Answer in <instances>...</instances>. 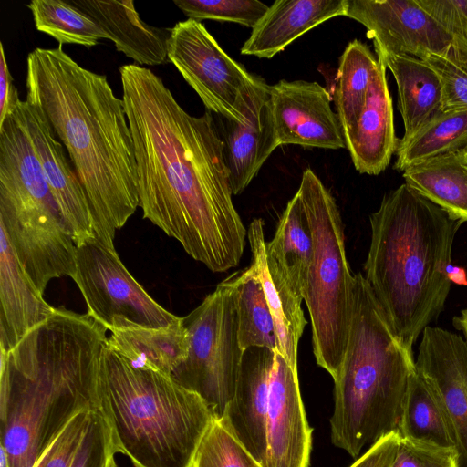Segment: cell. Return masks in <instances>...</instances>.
<instances>
[{
    "label": "cell",
    "mask_w": 467,
    "mask_h": 467,
    "mask_svg": "<svg viewBox=\"0 0 467 467\" xmlns=\"http://www.w3.org/2000/svg\"><path fill=\"white\" fill-rule=\"evenodd\" d=\"M311 434L297 371L275 352L267 411L268 466L308 467Z\"/></svg>",
    "instance_id": "e0dca14e"
},
{
    "label": "cell",
    "mask_w": 467,
    "mask_h": 467,
    "mask_svg": "<svg viewBox=\"0 0 467 467\" xmlns=\"http://www.w3.org/2000/svg\"><path fill=\"white\" fill-rule=\"evenodd\" d=\"M96 400L117 453L135 467H192L214 420L206 402L172 375L138 367L107 343L99 359Z\"/></svg>",
    "instance_id": "5b68a950"
},
{
    "label": "cell",
    "mask_w": 467,
    "mask_h": 467,
    "mask_svg": "<svg viewBox=\"0 0 467 467\" xmlns=\"http://www.w3.org/2000/svg\"><path fill=\"white\" fill-rule=\"evenodd\" d=\"M400 437L396 432L383 437L349 467H392Z\"/></svg>",
    "instance_id": "f35d334b"
},
{
    "label": "cell",
    "mask_w": 467,
    "mask_h": 467,
    "mask_svg": "<svg viewBox=\"0 0 467 467\" xmlns=\"http://www.w3.org/2000/svg\"><path fill=\"white\" fill-rule=\"evenodd\" d=\"M399 435L457 449L454 431L441 404L416 369L409 380Z\"/></svg>",
    "instance_id": "83f0119b"
},
{
    "label": "cell",
    "mask_w": 467,
    "mask_h": 467,
    "mask_svg": "<svg viewBox=\"0 0 467 467\" xmlns=\"http://www.w3.org/2000/svg\"><path fill=\"white\" fill-rule=\"evenodd\" d=\"M422 334L416 370L441 404L456 437L460 467H467V342L437 327Z\"/></svg>",
    "instance_id": "4fadbf2b"
},
{
    "label": "cell",
    "mask_w": 467,
    "mask_h": 467,
    "mask_svg": "<svg viewBox=\"0 0 467 467\" xmlns=\"http://www.w3.org/2000/svg\"><path fill=\"white\" fill-rule=\"evenodd\" d=\"M26 101L63 142L87 194L96 238L114 237L139 207L134 144L123 100L105 75L78 65L59 46L26 58Z\"/></svg>",
    "instance_id": "7a4b0ae2"
},
{
    "label": "cell",
    "mask_w": 467,
    "mask_h": 467,
    "mask_svg": "<svg viewBox=\"0 0 467 467\" xmlns=\"http://www.w3.org/2000/svg\"><path fill=\"white\" fill-rule=\"evenodd\" d=\"M229 278L234 288L241 348L265 347L277 352L275 322L255 265L251 262Z\"/></svg>",
    "instance_id": "f546056e"
},
{
    "label": "cell",
    "mask_w": 467,
    "mask_h": 467,
    "mask_svg": "<svg viewBox=\"0 0 467 467\" xmlns=\"http://www.w3.org/2000/svg\"><path fill=\"white\" fill-rule=\"evenodd\" d=\"M27 6L36 30L50 36L60 46L75 44L90 48L100 39L110 40L94 18L70 1L33 0Z\"/></svg>",
    "instance_id": "4dcf8cb0"
},
{
    "label": "cell",
    "mask_w": 467,
    "mask_h": 467,
    "mask_svg": "<svg viewBox=\"0 0 467 467\" xmlns=\"http://www.w3.org/2000/svg\"><path fill=\"white\" fill-rule=\"evenodd\" d=\"M467 148V109L437 114L408 138L399 140L394 169L404 171L432 157Z\"/></svg>",
    "instance_id": "f1b7e54d"
},
{
    "label": "cell",
    "mask_w": 467,
    "mask_h": 467,
    "mask_svg": "<svg viewBox=\"0 0 467 467\" xmlns=\"http://www.w3.org/2000/svg\"><path fill=\"white\" fill-rule=\"evenodd\" d=\"M173 3L188 19L232 22L251 28L269 7L256 0H174Z\"/></svg>",
    "instance_id": "1f68e13d"
},
{
    "label": "cell",
    "mask_w": 467,
    "mask_h": 467,
    "mask_svg": "<svg viewBox=\"0 0 467 467\" xmlns=\"http://www.w3.org/2000/svg\"><path fill=\"white\" fill-rule=\"evenodd\" d=\"M1 448V460H0V467H12L9 455L5 449L0 445Z\"/></svg>",
    "instance_id": "b9f144b4"
},
{
    "label": "cell",
    "mask_w": 467,
    "mask_h": 467,
    "mask_svg": "<svg viewBox=\"0 0 467 467\" xmlns=\"http://www.w3.org/2000/svg\"><path fill=\"white\" fill-rule=\"evenodd\" d=\"M392 73L398 108L408 138L441 112V87L436 73L421 59L407 55L377 54Z\"/></svg>",
    "instance_id": "d4e9b609"
},
{
    "label": "cell",
    "mask_w": 467,
    "mask_h": 467,
    "mask_svg": "<svg viewBox=\"0 0 467 467\" xmlns=\"http://www.w3.org/2000/svg\"><path fill=\"white\" fill-rule=\"evenodd\" d=\"M332 97L315 81L282 79L269 85V104L278 146L346 148Z\"/></svg>",
    "instance_id": "7c38bea8"
},
{
    "label": "cell",
    "mask_w": 467,
    "mask_h": 467,
    "mask_svg": "<svg viewBox=\"0 0 467 467\" xmlns=\"http://www.w3.org/2000/svg\"><path fill=\"white\" fill-rule=\"evenodd\" d=\"M369 222L364 277L394 331L412 350L445 306L453 241L462 223L407 183L384 195Z\"/></svg>",
    "instance_id": "277c9868"
},
{
    "label": "cell",
    "mask_w": 467,
    "mask_h": 467,
    "mask_svg": "<svg viewBox=\"0 0 467 467\" xmlns=\"http://www.w3.org/2000/svg\"><path fill=\"white\" fill-rule=\"evenodd\" d=\"M392 467H460L456 448L400 437Z\"/></svg>",
    "instance_id": "d590c367"
},
{
    "label": "cell",
    "mask_w": 467,
    "mask_h": 467,
    "mask_svg": "<svg viewBox=\"0 0 467 467\" xmlns=\"http://www.w3.org/2000/svg\"><path fill=\"white\" fill-rule=\"evenodd\" d=\"M192 467L262 466L214 419L197 449Z\"/></svg>",
    "instance_id": "d6a6232c"
},
{
    "label": "cell",
    "mask_w": 467,
    "mask_h": 467,
    "mask_svg": "<svg viewBox=\"0 0 467 467\" xmlns=\"http://www.w3.org/2000/svg\"><path fill=\"white\" fill-rule=\"evenodd\" d=\"M275 355L265 347L244 350L234 395L217 420L262 467H269L267 411Z\"/></svg>",
    "instance_id": "9a60e30c"
},
{
    "label": "cell",
    "mask_w": 467,
    "mask_h": 467,
    "mask_svg": "<svg viewBox=\"0 0 467 467\" xmlns=\"http://www.w3.org/2000/svg\"><path fill=\"white\" fill-rule=\"evenodd\" d=\"M39 160L45 179L76 245L96 238L85 190L47 117L36 105L20 100L16 107Z\"/></svg>",
    "instance_id": "5bb4252c"
},
{
    "label": "cell",
    "mask_w": 467,
    "mask_h": 467,
    "mask_svg": "<svg viewBox=\"0 0 467 467\" xmlns=\"http://www.w3.org/2000/svg\"><path fill=\"white\" fill-rule=\"evenodd\" d=\"M72 276L88 314L112 331L130 327L158 328L181 320L158 304L136 281L115 248L97 238L77 246Z\"/></svg>",
    "instance_id": "9c48e42d"
},
{
    "label": "cell",
    "mask_w": 467,
    "mask_h": 467,
    "mask_svg": "<svg viewBox=\"0 0 467 467\" xmlns=\"http://www.w3.org/2000/svg\"><path fill=\"white\" fill-rule=\"evenodd\" d=\"M341 16L346 0H276L252 28L241 54L272 58L306 32Z\"/></svg>",
    "instance_id": "ffe728a7"
},
{
    "label": "cell",
    "mask_w": 467,
    "mask_h": 467,
    "mask_svg": "<svg viewBox=\"0 0 467 467\" xmlns=\"http://www.w3.org/2000/svg\"><path fill=\"white\" fill-rule=\"evenodd\" d=\"M19 101L17 89L13 85L4 46L0 42V125L14 111Z\"/></svg>",
    "instance_id": "ab89813d"
},
{
    "label": "cell",
    "mask_w": 467,
    "mask_h": 467,
    "mask_svg": "<svg viewBox=\"0 0 467 467\" xmlns=\"http://www.w3.org/2000/svg\"><path fill=\"white\" fill-rule=\"evenodd\" d=\"M183 323L189 335V352L172 377L197 393L214 419L220 420L234 395L244 353L229 276L183 317Z\"/></svg>",
    "instance_id": "ba28073f"
},
{
    "label": "cell",
    "mask_w": 467,
    "mask_h": 467,
    "mask_svg": "<svg viewBox=\"0 0 467 467\" xmlns=\"http://www.w3.org/2000/svg\"><path fill=\"white\" fill-rule=\"evenodd\" d=\"M403 178L451 218L467 222V148L416 163L403 171Z\"/></svg>",
    "instance_id": "484cf974"
},
{
    "label": "cell",
    "mask_w": 467,
    "mask_h": 467,
    "mask_svg": "<svg viewBox=\"0 0 467 467\" xmlns=\"http://www.w3.org/2000/svg\"><path fill=\"white\" fill-rule=\"evenodd\" d=\"M378 61L364 108L351 131L345 136L346 148L356 170L368 175H379L388 167L400 140L395 133L387 67L380 58Z\"/></svg>",
    "instance_id": "ac0fdd59"
},
{
    "label": "cell",
    "mask_w": 467,
    "mask_h": 467,
    "mask_svg": "<svg viewBox=\"0 0 467 467\" xmlns=\"http://www.w3.org/2000/svg\"><path fill=\"white\" fill-rule=\"evenodd\" d=\"M452 323L454 327L463 334V337L467 342V309L462 310L459 316L454 317Z\"/></svg>",
    "instance_id": "60d3db41"
},
{
    "label": "cell",
    "mask_w": 467,
    "mask_h": 467,
    "mask_svg": "<svg viewBox=\"0 0 467 467\" xmlns=\"http://www.w3.org/2000/svg\"><path fill=\"white\" fill-rule=\"evenodd\" d=\"M266 259L304 300L313 256V234L296 192L280 216L273 239L265 244Z\"/></svg>",
    "instance_id": "cb8c5ba5"
},
{
    "label": "cell",
    "mask_w": 467,
    "mask_h": 467,
    "mask_svg": "<svg viewBox=\"0 0 467 467\" xmlns=\"http://www.w3.org/2000/svg\"><path fill=\"white\" fill-rule=\"evenodd\" d=\"M70 2L94 18L109 34L117 51L135 63L159 66L170 62L167 47L171 28L156 27L144 22L132 0Z\"/></svg>",
    "instance_id": "44dd1931"
},
{
    "label": "cell",
    "mask_w": 467,
    "mask_h": 467,
    "mask_svg": "<svg viewBox=\"0 0 467 467\" xmlns=\"http://www.w3.org/2000/svg\"><path fill=\"white\" fill-rule=\"evenodd\" d=\"M246 117L242 124L214 117L234 195L244 191L279 147L269 104V85L261 77L251 88Z\"/></svg>",
    "instance_id": "2e32d148"
},
{
    "label": "cell",
    "mask_w": 467,
    "mask_h": 467,
    "mask_svg": "<svg viewBox=\"0 0 467 467\" xmlns=\"http://www.w3.org/2000/svg\"><path fill=\"white\" fill-rule=\"evenodd\" d=\"M94 410H85L75 415L32 467H71Z\"/></svg>",
    "instance_id": "e575fe53"
},
{
    "label": "cell",
    "mask_w": 467,
    "mask_h": 467,
    "mask_svg": "<svg viewBox=\"0 0 467 467\" xmlns=\"http://www.w3.org/2000/svg\"><path fill=\"white\" fill-rule=\"evenodd\" d=\"M378 66V58L358 39L349 42L339 57L332 99L344 138L351 131L364 108Z\"/></svg>",
    "instance_id": "4316f807"
},
{
    "label": "cell",
    "mask_w": 467,
    "mask_h": 467,
    "mask_svg": "<svg viewBox=\"0 0 467 467\" xmlns=\"http://www.w3.org/2000/svg\"><path fill=\"white\" fill-rule=\"evenodd\" d=\"M421 60L440 79L441 112L467 109V69L437 54H429Z\"/></svg>",
    "instance_id": "8d00e7d4"
},
{
    "label": "cell",
    "mask_w": 467,
    "mask_h": 467,
    "mask_svg": "<svg viewBox=\"0 0 467 467\" xmlns=\"http://www.w3.org/2000/svg\"><path fill=\"white\" fill-rule=\"evenodd\" d=\"M252 263L257 268L266 301L272 313L277 352L297 371V348L306 320L301 307L302 298L291 289L285 279L265 256L264 221L254 219L247 229Z\"/></svg>",
    "instance_id": "7402d4cb"
},
{
    "label": "cell",
    "mask_w": 467,
    "mask_h": 467,
    "mask_svg": "<svg viewBox=\"0 0 467 467\" xmlns=\"http://www.w3.org/2000/svg\"><path fill=\"white\" fill-rule=\"evenodd\" d=\"M110 332L107 345L138 367L172 375L188 356L183 317L162 327H130Z\"/></svg>",
    "instance_id": "603a6c76"
},
{
    "label": "cell",
    "mask_w": 467,
    "mask_h": 467,
    "mask_svg": "<svg viewBox=\"0 0 467 467\" xmlns=\"http://www.w3.org/2000/svg\"><path fill=\"white\" fill-rule=\"evenodd\" d=\"M107 328L56 307L14 348L0 346V445L12 467H32L78 412L96 410Z\"/></svg>",
    "instance_id": "3957f363"
},
{
    "label": "cell",
    "mask_w": 467,
    "mask_h": 467,
    "mask_svg": "<svg viewBox=\"0 0 467 467\" xmlns=\"http://www.w3.org/2000/svg\"><path fill=\"white\" fill-rule=\"evenodd\" d=\"M119 73L143 218L211 271L237 266L247 230L232 200L213 114L190 115L150 68L127 64Z\"/></svg>",
    "instance_id": "6da1fadb"
},
{
    "label": "cell",
    "mask_w": 467,
    "mask_h": 467,
    "mask_svg": "<svg viewBox=\"0 0 467 467\" xmlns=\"http://www.w3.org/2000/svg\"><path fill=\"white\" fill-rule=\"evenodd\" d=\"M168 59L207 110L240 124L247 119L248 97L258 76L229 57L201 22H178L168 40Z\"/></svg>",
    "instance_id": "30bf717a"
},
{
    "label": "cell",
    "mask_w": 467,
    "mask_h": 467,
    "mask_svg": "<svg viewBox=\"0 0 467 467\" xmlns=\"http://www.w3.org/2000/svg\"><path fill=\"white\" fill-rule=\"evenodd\" d=\"M412 350L394 331L365 277L355 274L344 358L334 379L333 444L358 457L366 445L400 431Z\"/></svg>",
    "instance_id": "8992f818"
},
{
    "label": "cell",
    "mask_w": 467,
    "mask_h": 467,
    "mask_svg": "<svg viewBox=\"0 0 467 467\" xmlns=\"http://www.w3.org/2000/svg\"><path fill=\"white\" fill-rule=\"evenodd\" d=\"M55 309L24 270L0 226V346L11 350Z\"/></svg>",
    "instance_id": "d6986e66"
},
{
    "label": "cell",
    "mask_w": 467,
    "mask_h": 467,
    "mask_svg": "<svg viewBox=\"0 0 467 467\" xmlns=\"http://www.w3.org/2000/svg\"><path fill=\"white\" fill-rule=\"evenodd\" d=\"M467 54V0H416Z\"/></svg>",
    "instance_id": "74e56055"
},
{
    "label": "cell",
    "mask_w": 467,
    "mask_h": 467,
    "mask_svg": "<svg viewBox=\"0 0 467 467\" xmlns=\"http://www.w3.org/2000/svg\"><path fill=\"white\" fill-rule=\"evenodd\" d=\"M297 192L313 234V256L304 301L312 327L317 364L334 379L341 367L351 322L353 285L344 225L330 192L309 168Z\"/></svg>",
    "instance_id": "52a82bcc"
},
{
    "label": "cell",
    "mask_w": 467,
    "mask_h": 467,
    "mask_svg": "<svg viewBox=\"0 0 467 467\" xmlns=\"http://www.w3.org/2000/svg\"><path fill=\"white\" fill-rule=\"evenodd\" d=\"M109 428L95 410L71 467H117Z\"/></svg>",
    "instance_id": "836d02e7"
},
{
    "label": "cell",
    "mask_w": 467,
    "mask_h": 467,
    "mask_svg": "<svg viewBox=\"0 0 467 467\" xmlns=\"http://www.w3.org/2000/svg\"><path fill=\"white\" fill-rule=\"evenodd\" d=\"M346 16L367 28L376 54H437L467 69V54L416 0H346Z\"/></svg>",
    "instance_id": "8fae6325"
}]
</instances>
